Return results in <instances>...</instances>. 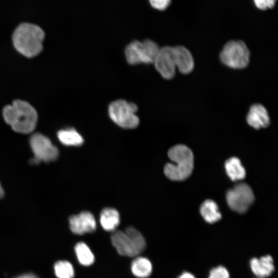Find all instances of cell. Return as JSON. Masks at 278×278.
<instances>
[{"mask_svg":"<svg viewBox=\"0 0 278 278\" xmlns=\"http://www.w3.org/2000/svg\"><path fill=\"white\" fill-rule=\"evenodd\" d=\"M4 118L12 129L21 133H29L36 128L38 114L35 109L26 101L15 100L3 109Z\"/></svg>","mask_w":278,"mask_h":278,"instance_id":"cell-1","label":"cell"},{"mask_svg":"<svg viewBox=\"0 0 278 278\" xmlns=\"http://www.w3.org/2000/svg\"><path fill=\"white\" fill-rule=\"evenodd\" d=\"M44 37V31L38 25L23 23L15 29L12 41L14 47L19 53L25 57L32 58L42 51Z\"/></svg>","mask_w":278,"mask_h":278,"instance_id":"cell-2","label":"cell"},{"mask_svg":"<svg viewBox=\"0 0 278 278\" xmlns=\"http://www.w3.org/2000/svg\"><path fill=\"white\" fill-rule=\"evenodd\" d=\"M168 156L172 163H167L164 168L165 175L172 181H183L188 178L194 168V155L186 146L177 145L171 147Z\"/></svg>","mask_w":278,"mask_h":278,"instance_id":"cell-3","label":"cell"},{"mask_svg":"<svg viewBox=\"0 0 278 278\" xmlns=\"http://www.w3.org/2000/svg\"><path fill=\"white\" fill-rule=\"evenodd\" d=\"M111 242L121 255L134 257L141 253L146 248V241L142 234L135 228L129 227L124 231H114Z\"/></svg>","mask_w":278,"mask_h":278,"instance_id":"cell-4","label":"cell"},{"mask_svg":"<svg viewBox=\"0 0 278 278\" xmlns=\"http://www.w3.org/2000/svg\"><path fill=\"white\" fill-rule=\"evenodd\" d=\"M137 106L131 102L119 99L111 102L108 109L110 118L116 125L125 129H134L140 120L136 115Z\"/></svg>","mask_w":278,"mask_h":278,"instance_id":"cell-5","label":"cell"},{"mask_svg":"<svg viewBox=\"0 0 278 278\" xmlns=\"http://www.w3.org/2000/svg\"><path fill=\"white\" fill-rule=\"evenodd\" d=\"M160 47L154 41L147 39L143 42L133 41L125 49V56L130 64L153 63Z\"/></svg>","mask_w":278,"mask_h":278,"instance_id":"cell-6","label":"cell"},{"mask_svg":"<svg viewBox=\"0 0 278 278\" xmlns=\"http://www.w3.org/2000/svg\"><path fill=\"white\" fill-rule=\"evenodd\" d=\"M220 60L227 66L235 69L245 68L249 64L250 51L241 40H231L223 46L220 54Z\"/></svg>","mask_w":278,"mask_h":278,"instance_id":"cell-7","label":"cell"},{"mask_svg":"<svg viewBox=\"0 0 278 278\" xmlns=\"http://www.w3.org/2000/svg\"><path fill=\"white\" fill-rule=\"evenodd\" d=\"M229 206L240 214L246 213L254 200L251 187L245 183H239L229 189L226 194Z\"/></svg>","mask_w":278,"mask_h":278,"instance_id":"cell-8","label":"cell"},{"mask_svg":"<svg viewBox=\"0 0 278 278\" xmlns=\"http://www.w3.org/2000/svg\"><path fill=\"white\" fill-rule=\"evenodd\" d=\"M30 146L34 158L39 163L55 160L59 154L58 150L50 140L44 135L37 133L31 135Z\"/></svg>","mask_w":278,"mask_h":278,"instance_id":"cell-9","label":"cell"},{"mask_svg":"<svg viewBox=\"0 0 278 278\" xmlns=\"http://www.w3.org/2000/svg\"><path fill=\"white\" fill-rule=\"evenodd\" d=\"M157 71L166 79H170L175 75L176 64L173 47L160 48L153 62Z\"/></svg>","mask_w":278,"mask_h":278,"instance_id":"cell-10","label":"cell"},{"mask_svg":"<svg viewBox=\"0 0 278 278\" xmlns=\"http://www.w3.org/2000/svg\"><path fill=\"white\" fill-rule=\"evenodd\" d=\"M69 223L72 232L78 235L93 232L96 229L94 216L88 211H83L79 214L71 216Z\"/></svg>","mask_w":278,"mask_h":278,"instance_id":"cell-11","label":"cell"},{"mask_svg":"<svg viewBox=\"0 0 278 278\" xmlns=\"http://www.w3.org/2000/svg\"><path fill=\"white\" fill-rule=\"evenodd\" d=\"M248 124L256 129L266 128L270 124V118L266 109L259 103L252 105L247 116Z\"/></svg>","mask_w":278,"mask_h":278,"instance_id":"cell-12","label":"cell"},{"mask_svg":"<svg viewBox=\"0 0 278 278\" xmlns=\"http://www.w3.org/2000/svg\"><path fill=\"white\" fill-rule=\"evenodd\" d=\"M250 266L252 272L258 278L268 277L274 270L273 259L270 255L259 258H252L250 261Z\"/></svg>","mask_w":278,"mask_h":278,"instance_id":"cell-13","label":"cell"},{"mask_svg":"<svg viewBox=\"0 0 278 278\" xmlns=\"http://www.w3.org/2000/svg\"><path fill=\"white\" fill-rule=\"evenodd\" d=\"M176 67L182 73L188 74L194 67V59L190 52L183 46L173 47Z\"/></svg>","mask_w":278,"mask_h":278,"instance_id":"cell-14","label":"cell"},{"mask_svg":"<svg viewBox=\"0 0 278 278\" xmlns=\"http://www.w3.org/2000/svg\"><path fill=\"white\" fill-rule=\"evenodd\" d=\"M99 220L104 230L107 231H114L119 225L120 216L116 209L106 207L101 211Z\"/></svg>","mask_w":278,"mask_h":278,"instance_id":"cell-15","label":"cell"},{"mask_svg":"<svg viewBox=\"0 0 278 278\" xmlns=\"http://www.w3.org/2000/svg\"><path fill=\"white\" fill-rule=\"evenodd\" d=\"M200 212L205 221L209 223H214L221 218L217 204L212 200H206L202 203Z\"/></svg>","mask_w":278,"mask_h":278,"instance_id":"cell-16","label":"cell"},{"mask_svg":"<svg viewBox=\"0 0 278 278\" xmlns=\"http://www.w3.org/2000/svg\"><path fill=\"white\" fill-rule=\"evenodd\" d=\"M226 172L233 181L242 180L246 177V171L239 159L236 157L228 159L224 163Z\"/></svg>","mask_w":278,"mask_h":278,"instance_id":"cell-17","label":"cell"},{"mask_svg":"<svg viewBox=\"0 0 278 278\" xmlns=\"http://www.w3.org/2000/svg\"><path fill=\"white\" fill-rule=\"evenodd\" d=\"M57 136L60 142L65 146H79L84 142L82 136L73 128L59 130Z\"/></svg>","mask_w":278,"mask_h":278,"instance_id":"cell-18","label":"cell"},{"mask_svg":"<svg viewBox=\"0 0 278 278\" xmlns=\"http://www.w3.org/2000/svg\"><path fill=\"white\" fill-rule=\"evenodd\" d=\"M131 270L133 274L140 278L148 277L152 271V265L146 258L138 257L132 263Z\"/></svg>","mask_w":278,"mask_h":278,"instance_id":"cell-19","label":"cell"},{"mask_svg":"<svg viewBox=\"0 0 278 278\" xmlns=\"http://www.w3.org/2000/svg\"><path fill=\"white\" fill-rule=\"evenodd\" d=\"M75 252L79 263L84 266H90L94 261V256L87 245L82 242L75 246Z\"/></svg>","mask_w":278,"mask_h":278,"instance_id":"cell-20","label":"cell"},{"mask_svg":"<svg viewBox=\"0 0 278 278\" xmlns=\"http://www.w3.org/2000/svg\"><path fill=\"white\" fill-rule=\"evenodd\" d=\"M55 274L58 278H73L74 271L72 264L67 261L57 262L54 266Z\"/></svg>","mask_w":278,"mask_h":278,"instance_id":"cell-21","label":"cell"},{"mask_svg":"<svg viewBox=\"0 0 278 278\" xmlns=\"http://www.w3.org/2000/svg\"><path fill=\"white\" fill-rule=\"evenodd\" d=\"M208 278H230L228 269L222 266H219L212 269Z\"/></svg>","mask_w":278,"mask_h":278,"instance_id":"cell-22","label":"cell"},{"mask_svg":"<svg viewBox=\"0 0 278 278\" xmlns=\"http://www.w3.org/2000/svg\"><path fill=\"white\" fill-rule=\"evenodd\" d=\"M254 6L259 10H266L273 8L276 0H253Z\"/></svg>","mask_w":278,"mask_h":278,"instance_id":"cell-23","label":"cell"},{"mask_svg":"<svg viewBox=\"0 0 278 278\" xmlns=\"http://www.w3.org/2000/svg\"><path fill=\"white\" fill-rule=\"evenodd\" d=\"M150 5L158 10H165L170 4L171 0H148Z\"/></svg>","mask_w":278,"mask_h":278,"instance_id":"cell-24","label":"cell"},{"mask_svg":"<svg viewBox=\"0 0 278 278\" xmlns=\"http://www.w3.org/2000/svg\"><path fill=\"white\" fill-rule=\"evenodd\" d=\"M178 278H196L195 276L189 272H183Z\"/></svg>","mask_w":278,"mask_h":278,"instance_id":"cell-25","label":"cell"},{"mask_svg":"<svg viewBox=\"0 0 278 278\" xmlns=\"http://www.w3.org/2000/svg\"><path fill=\"white\" fill-rule=\"evenodd\" d=\"M16 278H38L36 275L34 274L29 273V274H25L22 275H20Z\"/></svg>","mask_w":278,"mask_h":278,"instance_id":"cell-26","label":"cell"},{"mask_svg":"<svg viewBox=\"0 0 278 278\" xmlns=\"http://www.w3.org/2000/svg\"><path fill=\"white\" fill-rule=\"evenodd\" d=\"M4 196V190L0 184V198H2Z\"/></svg>","mask_w":278,"mask_h":278,"instance_id":"cell-27","label":"cell"},{"mask_svg":"<svg viewBox=\"0 0 278 278\" xmlns=\"http://www.w3.org/2000/svg\"><path fill=\"white\" fill-rule=\"evenodd\" d=\"M257 278H258V277H257Z\"/></svg>","mask_w":278,"mask_h":278,"instance_id":"cell-28","label":"cell"}]
</instances>
